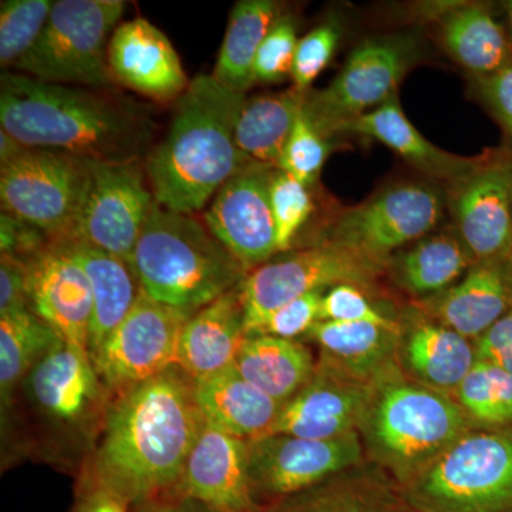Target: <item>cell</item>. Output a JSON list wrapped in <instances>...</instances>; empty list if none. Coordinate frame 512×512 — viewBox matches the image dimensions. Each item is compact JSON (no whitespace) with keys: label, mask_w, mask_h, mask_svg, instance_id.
Returning <instances> with one entry per match:
<instances>
[{"label":"cell","mask_w":512,"mask_h":512,"mask_svg":"<svg viewBox=\"0 0 512 512\" xmlns=\"http://www.w3.org/2000/svg\"><path fill=\"white\" fill-rule=\"evenodd\" d=\"M204 421L194 399V380L177 365L170 367L114 399L106 429L79 476L119 495L130 507L177 497L185 461Z\"/></svg>","instance_id":"obj_1"},{"label":"cell","mask_w":512,"mask_h":512,"mask_svg":"<svg viewBox=\"0 0 512 512\" xmlns=\"http://www.w3.org/2000/svg\"><path fill=\"white\" fill-rule=\"evenodd\" d=\"M113 402L89 353L60 340L30 370L2 414L3 463L28 457L79 476Z\"/></svg>","instance_id":"obj_2"},{"label":"cell","mask_w":512,"mask_h":512,"mask_svg":"<svg viewBox=\"0 0 512 512\" xmlns=\"http://www.w3.org/2000/svg\"><path fill=\"white\" fill-rule=\"evenodd\" d=\"M0 126L30 148L111 164L141 163L156 128L137 101L10 70L0 77Z\"/></svg>","instance_id":"obj_3"},{"label":"cell","mask_w":512,"mask_h":512,"mask_svg":"<svg viewBox=\"0 0 512 512\" xmlns=\"http://www.w3.org/2000/svg\"><path fill=\"white\" fill-rule=\"evenodd\" d=\"M247 94L211 74H200L174 103L167 136L146 158L154 200L167 210L194 215L222 185L254 161L242 156L235 127Z\"/></svg>","instance_id":"obj_4"},{"label":"cell","mask_w":512,"mask_h":512,"mask_svg":"<svg viewBox=\"0 0 512 512\" xmlns=\"http://www.w3.org/2000/svg\"><path fill=\"white\" fill-rule=\"evenodd\" d=\"M130 265L147 296L188 313L238 288L248 274L204 222L157 202Z\"/></svg>","instance_id":"obj_5"},{"label":"cell","mask_w":512,"mask_h":512,"mask_svg":"<svg viewBox=\"0 0 512 512\" xmlns=\"http://www.w3.org/2000/svg\"><path fill=\"white\" fill-rule=\"evenodd\" d=\"M471 429L454 397L397 367L375 382L359 433L373 463L402 488Z\"/></svg>","instance_id":"obj_6"},{"label":"cell","mask_w":512,"mask_h":512,"mask_svg":"<svg viewBox=\"0 0 512 512\" xmlns=\"http://www.w3.org/2000/svg\"><path fill=\"white\" fill-rule=\"evenodd\" d=\"M400 490L414 512H512V426L467 431Z\"/></svg>","instance_id":"obj_7"},{"label":"cell","mask_w":512,"mask_h":512,"mask_svg":"<svg viewBox=\"0 0 512 512\" xmlns=\"http://www.w3.org/2000/svg\"><path fill=\"white\" fill-rule=\"evenodd\" d=\"M123 0H57L36 45L10 72L40 82L110 90L109 45Z\"/></svg>","instance_id":"obj_8"},{"label":"cell","mask_w":512,"mask_h":512,"mask_svg":"<svg viewBox=\"0 0 512 512\" xmlns=\"http://www.w3.org/2000/svg\"><path fill=\"white\" fill-rule=\"evenodd\" d=\"M387 264L328 241L275 256L248 272L239 286L247 335H255L276 309L308 293L343 284L370 288Z\"/></svg>","instance_id":"obj_9"},{"label":"cell","mask_w":512,"mask_h":512,"mask_svg":"<svg viewBox=\"0 0 512 512\" xmlns=\"http://www.w3.org/2000/svg\"><path fill=\"white\" fill-rule=\"evenodd\" d=\"M419 55V39L410 33L367 39L326 89L308 93L303 111L323 136L332 138L350 121L397 96Z\"/></svg>","instance_id":"obj_10"},{"label":"cell","mask_w":512,"mask_h":512,"mask_svg":"<svg viewBox=\"0 0 512 512\" xmlns=\"http://www.w3.org/2000/svg\"><path fill=\"white\" fill-rule=\"evenodd\" d=\"M446 208V192L434 185L396 184L340 211L322 241L389 262L394 252L436 231Z\"/></svg>","instance_id":"obj_11"},{"label":"cell","mask_w":512,"mask_h":512,"mask_svg":"<svg viewBox=\"0 0 512 512\" xmlns=\"http://www.w3.org/2000/svg\"><path fill=\"white\" fill-rule=\"evenodd\" d=\"M90 160L45 148H28L0 167L2 212L28 222L50 238H66L86 188Z\"/></svg>","instance_id":"obj_12"},{"label":"cell","mask_w":512,"mask_h":512,"mask_svg":"<svg viewBox=\"0 0 512 512\" xmlns=\"http://www.w3.org/2000/svg\"><path fill=\"white\" fill-rule=\"evenodd\" d=\"M154 204L156 200L141 163L90 161L76 221L69 235L62 239L103 249L130 265Z\"/></svg>","instance_id":"obj_13"},{"label":"cell","mask_w":512,"mask_h":512,"mask_svg":"<svg viewBox=\"0 0 512 512\" xmlns=\"http://www.w3.org/2000/svg\"><path fill=\"white\" fill-rule=\"evenodd\" d=\"M363 457L365 447L359 431L333 440L266 434L248 441L252 494L264 511L343 471L359 467Z\"/></svg>","instance_id":"obj_14"},{"label":"cell","mask_w":512,"mask_h":512,"mask_svg":"<svg viewBox=\"0 0 512 512\" xmlns=\"http://www.w3.org/2000/svg\"><path fill=\"white\" fill-rule=\"evenodd\" d=\"M191 315L141 291L136 305L92 357L114 399L177 365L181 333Z\"/></svg>","instance_id":"obj_15"},{"label":"cell","mask_w":512,"mask_h":512,"mask_svg":"<svg viewBox=\"0 0 512 512\" xmlns=\"http://www.w3.org/2000/svg\"><path fill=\"white\" fill-rule=\"evenodd\" d=\"M454 229L474 261L512 255V147L488 150L470 173L447 184Z\"/></svg>","instance_id":"obj_16"},{"label":"cell","mask_w":512,"mask_h":512,"mask_svg":"<svg viewBox=\"0 0 512 512\" xmlns=\"http://www.w3.org/2000/svg\"><path fill=\"white\" fill-rule=\"evenodd\" d=\"M274 168L252 163L215 194L202 218L248 272L278 255L269 180Z\"/></svg>","instance_id":"obj_17"},{"label":"cell","mask_w":512,"mask_h":512,"mask_svg":"<svg viewBox=\"0 0 512 512\" xmlns=\"http://www.w3.org/2000/svg\"><path fill=\"white\" fill-rule=\"evenodd\" d=\"M373 386L319 360L309 383L282 406L271 434L333 440L359 431Z\"/></svg>","instance_id":"obj_18"},{"label":"cell","mask_w":512,"mask_h":512,"mask_svg":"<svg viewBox=\"0 0 512 512\" xmlns=\"http://www.w3.org/2000/svg\"><path fill=\"white\" fill-rule=\"evenodd\" d=\"M26 268L30 309L64 342L89 353L93 293L82 265L52 241Z\"/></svg>","instance_id":"obj_19"},{"label":"cell","mask_w":512,"mask_h":512,"mask_svg":"<svg viewBox=\"0 0 512 512\" xmlns=\"http://www.w3.org/2000/svg\"><path fill=\"white\" fill-rule=\"evenodd\" d=\"M177 497L220 512H264L249 481L248 441L204 421L185 461Z\"/></svg>","instance_id":"obj_20"},{"label":"cell","mask_w":512,"mask_h":512,"mask_svg":"<svg viewBox=\"0 0 512 512\" xmlns=\"http://www.w3.org/2000/svg\"><path fill=\"white\" fill-rule=\"evenodd\" d=\"M109 66L116 84L158 103H175L190 84L173 43L143 18L114 30Z\"/></svg>","instance_id":"obj_21"},{"label":"cell","mask_w":512,"mask_h":512,"mask_svg":"<svg viewBox=\"0 0 512 512\" xmlns=\"http://www.w3.org/2000/svg\"><path fill=\"white\" fill-rule=\"evenodd\" d=\"M416 309L476 343L512 309L510 258L476 262L460 282L421 299Z\"/></svg>","instance_id":"obj_22"},{"label":"cell","mask_w":512,"mask_h":512,"mask_svg":"<svg viewBox=\"0 0 512 512\" xmlns=\"http://www.w3.org/2000/svg\"><path fill=\"white\" fill-rule=\"evenodd\" d=\"M476 362V343L419 309L402 322L399 366L414 382L453 397Z\"/></svg>","instance_id":"obj_23"},{"label":"cell","mask_w":512,"mask_h":512,"mask_svg":"<svg viewBox=\"0 0 512 512\" xmlns=\"http://www.w3.org/2000/svg\"><path fill=\"white\" fill-rule=\"evenodd\" d=\"M239 286L192 313L185 323L177 366L192 380L217 375L234 366L248 336Z\"/></svg>","instance_id":"obj_24"},{"label":"cell","mask_w":512,"mask_h":512,"mask_svg":"<svg viewBox=\"0 0 512 512\" xmlns=\"http://www.w3.org/2000/svg\"><path fill=\"white\" fill-rule=\"evenodd\" d=\"M402 322L397 325L320 320L309 340L319 346L320 362L360 382L375 383L399 366Z\"/></svg>","instance_id":"obj_25"},{"label":"cell","mask_w":512,"mask_h":512,"mask_svg":"<svg viewBox=\"0 0 512 512\" xmlns=\"http://www.w3.org/2000/svg\"><path fill=\"white\" fill-rule=\"evenodd\" d=\"M194 399L205 421L245 441L271 434L284 406L256 389L234 366L194 380Z\"/></svg>","instance_id":"obj_26"},{"label":"cell","mask_w":512,"mask_h":512,"mask_svg":"<svg viewBox=\"0 0 512 512\" xmlns=\"http://www.w3.org/2000/svg\"><path fill=\"white\" fill-rule=\"evenodd\" d=\"M342 133L375 138L421 174L447 184L470 173L484 158V153L476 157H461L434 146L407 119L397 96L365 116L350 121L342 128Z\"/></svg>","instance_id":"obj_27"},{"label":"cell","mask_w":512,"mask_h":512,"mask_svg":"<svg viewBox=\"0 0 512 512\" xmlns=\"http://www.w3.org/2000/svg\"><path fill=\"white\" fill-rule=\"evenodd\" d=\"M264 512H414L402 490L384 471H343L309 490L285 498Z\"/></svg>","instance_id":"obj_28"},{"label":"cell","mask_w":512,"mask_h":512,"mask_svg":"<svg viewBox=\"0 0 512 512\" xmlns=\"http://www.w3.org/2000/svg\"><path fill=\"white\" fill-rule=\"evenodd\" d=\"M82 265L93 293V320L90 330V357L106 342L136 305L140 282L127 262L82 242L56 239Z\"/></svg>","instance_id":"obj_29"},{"label":"cell","mask_w":512,"mask_h":512,"mask_svg":"<svg viewBox=\"0 0 512 512\" xmlns=\"http://www.w3.org/2000/svg\"><path fill=\"white\" fill-rule=\"evenodd\" d=\"M316 365L311 349L299 340L249 335L239 349L234 369L256 389L285 404L309 383Z\"/></svg>","instance_id":"obj_30"},{"label":"cell","mask_w":512,"mask_h":512,"mask_svg":"<svg viewBox=\"0 0 512 512\" xmlns=\"http://www.w3.org/2000/svg\"><path fill=\"white\" fill-rule=\"evenodd\" d=\"M476 264L456 229L431 232L392 256L387 271L404 292L426 299L457 284Z\"/></svg>","instance_id":"obj_31"},{"label":"cell","mask_w":512,"mask_h":512,"mask_svg":"<svg viewBox=\"0 0 512 512\" xmlns=\"http://www.w3.org/2000/svg\"><path fill=\"white\" fill-rule=\"evenodd\" d=\"M441 42L473 79L498 72L512 59L510 32L477 3L448 10L441 18Z\"/></svg>","instance_id":"obj_32"},{"label":"cell","mask_w":512,"mask_h":512,"mask_svg":"<svg viewBox=\"0 0 512 512\" xmlns=\"http://www.w3.org/2000/svg\"><path fill=\"white\" fill-rule=\"evenodd\" d=\"M308 93L292 86L282 92L247 97L235 127V141L242 156L256 164L279 168Z\"/></svg>","instance_id":"obj_33"},{"label":"cell","mask_w":512,"mask_h":512,"mask_svg":"<svg viewBox=\"0 0 512 512\" xmlns=\"http://www.w3.org/2000/svg\"><path fill=\"white\" fill-rule=\"evenodd\" d=\"M275 0H241L232 9L220 55L211 76L234 92L247 94L255 84L254 64L269 30L284 15Z\"/></svg>","instance_id":"obj_34"},{"label":"cell","mask_w":512,"mask_h":512,"mask_svg":"<svg viewBox=\"0 0 512 512\" xmlns=\"http://www.w3.org/2000/svg\"><path fill=\"white\" fill-rule=\"evenodd\" d=\"M59 335L33 311L0 316V403L8 412L25 377L60 342Z\"/></svg>","instance_id":"obj_35"},{"label":"cell","mask_w":512,"mask_h":512,"mask_svg":"<svg viewBox=\"0 0 512 512\" xmlns=\"http://www.w3.org/2000/svg\"><path fill=\"white\" fill-rule=\"evenodd\" d=\"M453 397L474 429L512 426V375L493 363L477 359Z\"/></svg>","instance_id":"obj_36"},{"label":"cell","mask_w":512,"mask_h":512,"mask_svg":"<svg viewBox=\"0 0 512 512\" xmlns=\"http://www.w3.org/2000/svg\"><path fill=\"white\" fill-rule=\"evenodd\" d=\"M55 2L2 0L0 3V64L13 70L36 45Z\"/></svg>","instance_id":"obj_37"},{"label":"cell","mask_w":512,"mask_h":512,"mask_svg":"<svg viewBox=\"0 0 512 512\" xmlns=\"http://www.w3.org/2000/svg\"><path fill=\"white\" fill-rule=\"evenodd\" d=\"M272 214L278 255L292 251L299 232L315 211L311 187L302 184L285 171L274 168L269 180Z\"/></svg>","instance_id":"obj_38"},{"label":"cell","mask_w":512,"mask_h":512,"mask_svg":"<svg viewBox=\"0 0 512 512\" xmlns=\"http://www.w3.org/2000/svg\"><path fill=\"white\" fill-rule=\"evenodd\" d=\"M330 151L332 138L323 136L302 110L286 143L279 170L292 175L308 187H315Z\"/></svg>","instance_id":"obj_39"},{"label":"cell","mask_w":512,"mask_h":512,"mask_svg":"<svg viewBox=\"0 0 512 512\" xmlns=\"http://www.w3.org/2000/svg\"><path fill=\"white\" fill-rule=\"evenodd\" d=\"M298 43L295 18L284 13L259 47L254 64L255 84H278L291 79Z\"/></svg>","instance_id":"obj_40"},{"label":"cell","mask_w":512,"mask_h":512,"mask_svg":"<svg viewBox=\"0 0 512 512\" xmlns=\"http://www.w3.org/2000/svg\"><path fill=\"white\" fill-rule=\"evenodd\" d=\"M340 39L342 28L332 20L316 26L308 35L299 39L291 77L293 87L301 92H311L312 83L328 67Z\"/></svg>","instance_id":"obj_41"},{"label":"cell","mask_w":512,"mask_h":512,"mask_svg":"<svg viewBox=\"0 0 512 512\" xmlns=\"http://www.w3.org/2000/svg\"><path fill=\"white\" fill-rule=\"evenodd\" d=\"M320 320L376 325L399 323L367 298L365 288L350 284L333 286L325 292L320 305Z\"/></svg>","instance_id":"obj_42"},{"label":"cell","mask_w":512,"mask_h":512,"mask_svg":"<svg viewBox=\"0 0 512 512\" xmlns=\"http://www.w3.org/2000/svg\"><path fill=\"white\" fill-rule=\"evenodd\" d=\"M325 292L308 293L276 309L262 323L255 335H269L288 340L308 336L313 326L320 322V305Z\"/></svg>","instance_id":"obj_43"},{"label":"cell","mask_w":512,"mask_h":512,"mask_svg":"<svg viewBox=\"0 0 512 512\" xmlns=\"http://www.w3.org/2000/svg\"><path fill=\"white\" fill-rule=\"evenodd\" d=\"M53 239L28 222L2 212L0 214V251L18 261L28 262L42 254Z\"/></svg>","instance_id":"obj_44"},{"label":"cell","mask_w":512,"mask_h":512,"mask_svg":"<svg viewBox=\"0 0 512 512\" xmlns=\"http://www.w3.org/2000/svg\"><path fill=\"white\" fill-rule=\"evenodd\" d=\"M473 80L477 96L512 144V59L498 72Z\"/></svg>","instance_id":"obj_45"},{"label":"cell","mask_w":512,"mask_h":512,"mask_svg":"<svg viewBox=\"0 0 512 512\" xmlns=\"http://www.w3.org/2000/svg\"><path fill=\"white\" fill-rule=\"evenodd\" d=\"M32 311L28 292V268L12 256L0 258V316Z\"/></svg>","instance_id":"obj_46"},{"label":"cell","mask_w":512,"mask_h":512,"mask_svg":"<svg viewBox=\"0 0 512 512\" xmlns=\"http://www.w3.org/2000/svg\"><path fill=\"white\" fill-rule=\"evenodd\" d=\"M478 360L493 363L512 375V309L476 342Z\"/></svg>","instance_id":"obj_47"},{"label":"cell","mask_w":512,"mask_h":512,"mask_svg":"<svg viewBox=\"0 0 512 512\" xmlns=\"http://www.w3.org/2000/svg\"><path fill=\"white\" fill-rule=\"evenodd\" d=\"M69 512H130V504L90 478L79 476Z\"/></svg>","instance_id":"obj_48"},{"label":"cell","mask_w":512,"mask_h":512,"mask_svg":"<svg viewBox=\"0 0 512 512\" xmlns=\"http://www.w3.org/2000/svg\"><path fill=\"white\" fill-rule=\"evenodd\" d=\"M28 148L29 147L25 146V144L20 143L18 138L13 137L8 131L0 128V167L15 161L16 158L22 156Z\"/></svg>","instance_id":"obj_49"},{"label":"cell","mask_w":512,"mask_h":512,"mask_svg":"<svg viewBox=\"0 0 512 512\" xmlns=\"http://www.w3.org/2000/svg\"><path fill=\"white\" fill-rule=\"evenodd\" d=\"M177 501L178 498L173 495L151 498V500L131 505L130 512H175Z\"/></svg>","instance_id":"obj_50"},{"label":"cell","mask_w":512,"mask_h":512,"mask_svg":"<svg viewBox=\"0 0 512 512\" xmlns=\"http://www.w3.org/2000/svg\"><path fill=\"white\" fill-rule=\"evenodd\" d=\"M175 512H220L214 508L208 507L198 503V501L191 500V498H178L177 505H175Z\"/></svg>","instance_id":"obj_51"},{"label":"cell","mask_w":512,"mask_h":512,"mask_svg":"<svg viewBox=\"0 0 512 512\" xmlns=\"http://www.w3.org/2000/svg\"><path fill=\"white\" fill-rule=\"evenodd\" d=\"M505 10H507L508 25H510V35L512 39V0L505 2Z\"/></svg>","instance_id":"obj_52"},{"label":"cell","mask_w":512,"mask_h":512,"mask_svg":"<svg viewBox=\"0 0 512 512\" xmlns=\"http://www.w3.org/2000/svg\"><path fill=\"white\" fill-rule=\"evenodd\" d=\"M510 269H511V279H512V255L510 256Z\"/></svg>","instance_id":"obj_53"}]
</instances>
